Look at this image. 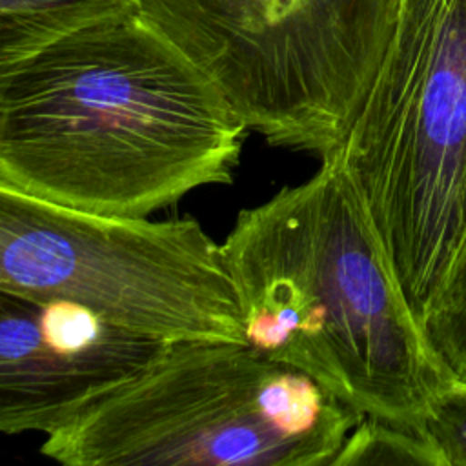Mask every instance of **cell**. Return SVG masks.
Instances as JSON below:
<instances>
[{"label":"cell","instance_id":"1","mask_svg":"<svg viewBox=\"0 0 466 466\" xmlns=\"http://www.w3.org/2000/svg\"><path fill=\"white\" fill-rule=\"evenodd\" d=\"M220 255L246 344L362 415L424 428L453 380L335 155L308 180L242 209Z\"/></svg>","mask_w":466,"mask_h":466},{"label":"cell","instance_id":"2","mask_svg":"<svg viewBox=\"0 0 466 466\" xmlns=\"http://www.w3.org/2000/svg\"><path fill=\"white\" fill-rule=\"evenodd\" d=\"M248 131L206 73L157 47H56L0 73V178L104 217L229 184Z\"/></svg>","mask_w":466,"mask_h":466},{"label":"cell","instance_id":"3","mask_svg":"<svg viewBox=\"0 0 466 466\" xmlns=\"http://www.w3.org/2000/svg\"><path fill=\"white\" fill-rule=\"evenodd\" d=\"M362 417L246 342L177 339L40 453L69 466H333Z\"/></svg>","mask_w":466,"mask_h":466},{"label":"cell","instance_id":"4","mask_svg":"<svg viewBox=\"0 0 466 466\" xmlns=\"http://www.w3.org/2000/svg\"><path fill=\"white\" fill-rule=\"evenodd\" d=\"M339 158L415 315L466 233V0H400Z\"/></svg>","mask_w":466,"mask_h":466},{"label":"cell","instance_id":"5","mask_svg":"<svg viewBox=\"0 0 466 466\" xmlns=\"http://www.w3.org/2000/svg\"><path fill=\"white\" fill-rule=\"evenodd\" d=\"M0 288L69 299L167 340H244L220 244L193 218H116L0 178Z\"/></svg>","mask_w":466,"mask_h":466},{"label":"cell","instance_id":"6","mask_svg":"<svg viewBox=\"0 0 466 466\" xmlns=\"http://www.w3.org/2000/svg\"><path fill=\"white\" fill-rule=\"evenodd\" d=\"M167 342L76 300L0 288V433L66 426Z\"/></svg>","mask_w":466,"mask_h":466},{"label":"cell","instance_id":"7","mask_svg":"<svg viewBox=\"0 0 466 466\" xmlns=\"http://www.w3.org/2000/svg\"><path fill=\"white\" fill-rule=\"evenodd\" d=\"M420 328L451 380L466 386V233Z\"/></svg>","mask_w":466,"mask_h":466},{"label":"cell","instance_id":"8","mask_svg":"<svg viewBox=\"0 0 466 466\" xmlns=\"http://www.w3.org/2000/svg\"><path fill=\"white\" fill-rule=\"evenodd\" d=\"M360 464L444 466V459L426 428H406L364 415L333 462V466Z\"/></svg>","mask_w":466,"mask_h":466},{"label":"cell","instance_id":"9","mask_svg":"<svg viewBox=\"0 0 466 466\" xmlns=\"http://www.w3.org/2000/svg\"><path fill=\"white\" fill-rule=\"evenodd\" d=\"M424 428L444 466H466V386L453 382L430 410Z\"/></svg>","mask_w":466,"mask_h":466}]
</instances>
